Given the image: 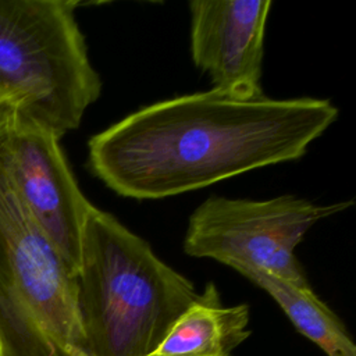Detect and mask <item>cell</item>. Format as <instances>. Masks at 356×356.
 <instances>
[{
    "label": "cell",
    "mask_w": 356,
    "mask_h": 356,
    "mask_svg": "<svg viewBox=\"0 0 356 356\" xmlns=\"http://www.w3.org/2000/svg\"><path fill=\"white\" fill-rule=\"evenodd\" d=\"M0 356H90L76 275L0 163Z\"/></svg>",
    "instance_id": "3"
},
{
    "label": "cell",
    "mask_w": 356,
    "mask_h": 356,
    "mask_svg": "<svg viewBox=\"0 0 356 356\" xmlns=\"http://www.w3.org/2000/svg\"><path fill=\"white\" fill-rule=\"evenodd\" d=\"M239 274L266 291L293 327L327 356H356V346L345 325L312 286H300L257 270H242Z\"/></svg>",
    "instance_id": "9"
},
{
    "label": "cell",
    "mask_w": 356,
    "mask_h": 356,
    "mask_svg": "<svg viewBox=\"0 0 356 356\" xmlns=\"http://www.w3.org/2000/svg\"><path fill=\"white\" fill-rule=\"evenodd\" d=\"M246 303L225 306L214 282L179 316L152 356H231L250 335Z\"/></svg>",
    "instance_id": "8"
},
{
    "label": "cell",
    "mask_w": 356,
    "mask_h": 356,
    "mask_svg": "<svg viewBox=\"0 0 356 356\" xmlns=\"http://www.w3.org/2000/svg\"><path fill=\"white\" fill-rule=\"evenodd\" d=\"M60 139L14 111L0 128V163L35 222L76 275L92 203L79 189Z\"/></svg>",
    "instance_id": "6"
},
{
    "label": "cell",
    "mask_w": 356,
    "mask_h": 356,
    "mask_svg": "<svg viewBox=\"0 0 356 356\" xmlns=\"http://www.w3.org/2000/svg\"><path fill=\"white\" fill-rule=\"evenodd\" d=\"M337 118L327 99L211 89L142 107L93 135L86 164L120 196L163 199L298 160Z\"/></svg>",
    "instance_id": "1"
},
{
    "label": "cell",
    "mask_w": 356,
    "mask_h": 356,
    "mask_svg": "<svg viewBox=\"0 0 356 356\" xmlns=\"http://www.w3.org/2000/svg\"><path fill=\"white\" fill-rule=\"evenodd\" d=\"M90 356H152L199 292L150 245L92 204L76 274Z\"/></svg>",
    "instance_id": "2"
},
{
    "label": "cell",
    "mask_w": 356,
    "mask_h": 356,
    "mask_svg": "<svg viewBox=\"0 0 356 356\" xmlns=\"http://www.w3.org/2000/svg\"><path fill=\"white\" fill-rule=\"evenodd\" d=\"M270 0L189 3L191 56L213 89L239 99L264 96L261 63Z\"/></svg>",
    "instance_id": "7"
},
{
    "label": "cell",
    "mask_w": 356,
    "mask_h": 356,
    "mask_svg": "<svg viewBox=\"0 0 356 356\" xmlns=\"http://www.w3.org/2000/svg\"><path fill=\"white\" fill-rule=\"evenodd\" d=\"M17 110L11 95L0 85V128L10 120Z\"/></svg>",
    "instance_id": "10"
},
{
    "label": "cell",
    "mask_w": 356,
    "mask_h": 356,
    "mask_svg": "<svg viewBox=\"0 0 356 356\" xmlns=\"http://www.w3.org/2000/svg\"><path fill=\"white\" fill-rule=\"evenodd\" d=\"M76 1L0 0V85L17 113L58 138L81 125L102 93Z\"/></svg>",
    "instance_id": "4"
},
{
    "label": "cell",
    "mask_w": 356,
    "mask_h": 356,
    "mask_svg": "<svg viewBox=\"0 0 356 356\" xmlns=\"http://www.w3.org/2000/svg\"><path fill=\"white\" fill-rule=\"evenodd\" d=\"M352 204L350 200L318 204L292 195L266 200L210 196L189 217L184 250L238 273L257 270L310 286L296 259V246L314 224Z\"/></svg>",
    "instance_id": "5"
}]
</instances>
